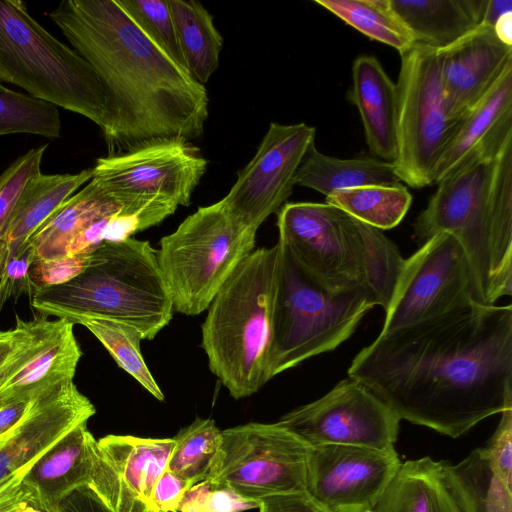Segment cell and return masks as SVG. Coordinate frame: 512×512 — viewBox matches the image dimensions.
I'll use <instances>...</instances> for the list:
<instances>
[{
	"label": "cell",
	"instance_id": "f35d334b",
	"mask_svg": "<svg viewBox=\"0 0 512 512\" xmlns=\"http://www.w3.org/2000/svg\"><path fill=\"white\" fill-rule=\"evenodd\" d=\"M90 264L91 251L60 258L35 259L29 267L34 295L41 290L69 282L84 272Z\"/></svg>",
	"mask_w": 512,
	"mask_h": 512
},
{
	"label": "cell",
	"instance_id": "7c38bea8",
	"mask_svg": "<svg viewBox=\"0 0 512 512\" xmlns=\"http://www.w3.org/2000/svg\"><path fill=\"white\" fill-rule=\"evenodd\" d=\"M309 446L277 423L251 422L222 430L205 480L257 501L306 490Z\"/></svg>",
	"mask_w": 512,
	"mask_h": 512
},
{
	"label": "cell",
	"instance_id": "74e56055",
	"mask_svg": "<svg viewBox=\"0 0 512 512\" xmlns=\"http://www.w3.org/2000/svg\"><path fill=\"white\" fill-rule=\"evenodd\" d=\"M258 505L257 501L246 500L230 488L203 480L185 492L178 512H243Z\"/></svg>",
	"mask_w": 512,
	"mask_h": 512
},
{
	"label": "cell",
	"instance_id": "1f68e13d",
	"mask_svg": "<svg viewBox=\"0 0 512 512\" xmlns=\"http://www.w3.org/2000/svg\"><path fill=\"white\" fill-rule=\"evenodd\" d=\"M362 34L391 46L399 54L415 44V40L389 0H315Z\"/></svg>",
	"mask_w": 512,
	"mask_h": 512
},
{
	"label": "cell",
	"instance_id": "4dcf8cb0",
	"mask_svg": "<svg viewBox=\"0 0 512 512\" xmlns=\"http://www.w3.org/2000/svg\"><path fill=\"white\" fill-rule=\"evenodd\" d=\"M333 205L355 219L381 231L396 227L407 214L412 195L402 183L367 185L326 196Z\"/></svg>",
	"mask_w": 512,
	"mask_h": 512
},
{
	"label": "cell",
	"instance_id": "7bdbcfd3",
	"mask_svg": "<svg viewBox=\"0 0 512 512\" xmlns=\"http://www.w3.org/2000/svg\"><path fill=\"white\" fill-rule=\"evenodd\" d=\"M258 504L259 512H330L306 490L267 496Z\"/></svg>",
	"mask_w": 512,
	"mask_h": 512
},
{
	"label": "cell",
	"instance_id": "5b68a950",
	"mask_svg": "<svg viewBox=\"0 0 512 512\" xmlns=\"http://www.w3.org/2000/svg\"><path fill=\"white\" fill-rule=\"evenodd\" d=\"M31 305L42 315L116 320L152 340L173 317L174 307L156 250L132 237L103 242L91 264L67 283L39 291Z\"/></svg>",
	"mask_w": 512,
	"mask_h": 512
},
{
	"label": "cell",
	"instance_id": "2e32d148",
	"mask_svg": "<svg viewBox=\"0 0 512 512\" xmlns=\"http://www.w3.org/2000/svg\"><path fill=\"white\" fill-rule=\"evenodd\" d=\"M315 134V128L305 123H270L254 157L222 199L238 223L257 231L279 212L293 192L296 173L315 144Z\"/></svg>",
	"mask_w": 512,
	"mask_h": 512
},
{
	"label": "cell",
	"instance_id": "681fc988",
	"mask_svg": "<svg viewBox=\"0 0 512 512\" xmlns=\"http://www.w3.org/2000/svg\"><path fill=\"white\" fill-rule=\"evenodd\" d=\"M20 512H43L42 510H40L39 508L31 505V504H27L25 505Z\"/></svg>",
	"mask_w": 512,
	"mask_h": 512
},
{
	"label": "cell",
	"instance_id": "3957f363",
	"mask_svg": "<svg viewBox=\"0 0 512 512\" xmlns=\"http://www.w3.org/2000/svg\"><path fill=\"white\" fill-rule=\"evenodd\" d=\"M413 225L421 246L455 237L467 256L473 300L495 305L512 293V127L473 149L440 179Z\"/></svg>",
	"mask_w": 512,
	"mask_h": 512
},
{
	"label": "cell",
	"instance_id": "f546056e",
	"mask_svg": "<svg viewBox=\"0 0 512 512\" xmlns=\"http://www.w3.org/2000/svg\"><path fill=\"white\" fill-rule=\"evenodd\" d=\"M444 472L462 512H512V489L496 475L482 448L457 464L444 461Z\"/></svg>",
	"mask_w": 512,
	"mask_h": 512
},
{
	"label": "cell",
	"instance_id": "ffe728a7",
	"mask_svg": "<svg viewBox=\"0 0 512 512\" xmlns=\"http://www.w3.org/2000/svg\"><path fill=\"white\" fill-rule=\"evenodd\" d=\"M438 52L444 100L453 120L464 119L512 66V46L484 24Z\"/></svg>",
	"mask_w": 512,
	"mask_h": 512
},
{
	"label": "cell",
	"instance_id": "7dc6e473",
	"mask_svg": "<svg viewBox=\"0 0 512 512\" xmlns=\"http://www.w3.org/2000/svg\"><path fill=\"white\" fill-rule=\"evenodd\" d=\"M497 38L508 46H512V12L503 14L493 25Z\"/></svg>",
	"mask_w": 512,
	"mask_h": 512
},
{
	"label": "cell",
	"instance_id": "ba28073f",
	"mask_svg": "<svg viewBox=\"0 0 512 512\" xmlns=\"http://www.w3.org/2000/svg\"><path fill=\"white\" fill-rule=\"evenodd\" d=\"M271 310L266 383L319 354L335 350L356 330L365 314L380 306L374 293L358 288L332 294L315 284L279 243Z\"/></svg>",
	"mask_w": 512,
	"mask_h": 512
},
{
	"label": "cell",
	"instance_id": "44dd1931",
	"mask_svg": "<svg viewBox=\"0 0 512 512\" xmlns=\"http://www.w3.org/2000/svg\"><path fill=\"white\" fill-rule=\"evenodd\" d=\"M94 441L87 422H83L35 462L23 481L33 506L43 512H59L70 493L88 485Z\"/></svg>",
	"mask_w": 512,
	"mask_h": 512
},
{
	"label": "cell",
	"instance_id": "9c48e42d",
	"mask_svg": "<svg viewBox=\"0 0 512 512\" xmlns=\"http://www.w3.org/2000/svg\"><path fill=\"white\" fill-rule=\"evenodd\" d=\"M255 235L231 216L221 199L199 207L162 237L156 254L174 311L194 316L208 309L235 268L254 250Z\"/></svg>",
	"mask_w": 512,
	"mask_h": 512
},
{
	"label": "cell",
	"instance_id": "ee69618b",
	"mask_svg": "<svg viewBox=\"0 0 512 512\" xmlns=\"http://www.w3.org/2000/svg\"><path fill=\"white\" fill-rule=\"evenodd\" d=\"M59 512H113L87 486L70 493L61 503Z\"/></svg>",
	"mask_w": 512,
	"mask_h": 512
},
{
	"label": "cell",
	"instance_id": "7402d4cb",
	"mask_svg": "<svg viewBox=\"0 0 512 512\" xmlns=\"http://www.w3.org/2000/svg\"><path fill=\"white\" fill-rule=\"evenodd\" d=\"M350 101L360 114L370 153L394 162L396 158V84L377 58L358 56L352 66Z\"/></svg>",
	"mask_w": 512,
	"mask_h": 512
},
{
	"label": "cell",
	"instance_id": "e575fe53",
	"mask_svg": "<svg viewBox=\"0 0 512 512\" xmlns=\"http://www.w3.org/2000/svg\"><path fill=\"white\" fill-rule=\"evenodd\" d=\"M61 120L58 108L0 83V136L32 134L58 138Z\"/></svg>",
	"mask_w": 512,
	"mask_h": 512
},
{
	"label": "cell",
	"instance_id": "30bf717a",
	"mask_svg": "<svg viewBox=\"0 0 512 512\" xmlns=\"http://www.w3.org/2000/svg\"><path fill=\"white\" fill-rule=\"evenodd\" d=\"M200 150L184 140H160L96 160L93 178L135 217L140 231L161 223L179 205L188 206L207 170Z\"/></svg>",
	"mask_w": 512,
	"mask_h": 512
},
{
	"label": "cell",
	"instance_id": "277c9868",
	"mask_svg": "<svg viewBox=\"0 0 512 512\" xmlns=\"http://www.w3.org/2000/svg\"><path fill=\"white\" fill-rule=\"evenodd\" d=\"M278 242L315 284L339 294L365 288L386 310L404 262L385 234L325 203H285Z\"/></svg>",
	"mask_w": 512,
	"mask_h": 512
},
{
	"label": "cell",
	"instance_id": "b9f144b4",
	"mask_svg": "<svg viewBox=\"0 0 512 512\" xmlns=\"http://www.w3.org/2000/svg\"><path fill=\"white\" fill-rule=\"evenodd\" d=\"M190 487L186 480L166 468L153 486L151 511L178 512L180 502Z\"/></svg>",
	"mask_w": 512,
	"mask_h": 512
},
{
	"label": "cell",
	"instance_id": "d4e9b609",
	"mask_svg": "<svg viewBox=\"0 0 512 512\" xmlns=\"http://www.w3.org/2000/svg\"><path fill=\"white\" fill-rule=\"evenodd\" d=\"M415 43L443 49L482 25L487 0H389Z\"/></svg>",
	"mask_w": 512,
	"mask_h": 512
},
{
	"label": "cell",
	"instance_id": "8d00e7d4",
	"mask_svg": "<svg viewBox=\"0 0 512 512\" xmlns=\"http://www.w3.org/2000/svg\"><path fill=\"white\" fill-rule=\"evenodd\" d=\"M47 145L30 149L0 175V233L12 215L29 182L41 174Z\"/></svg>",
	"mask_w": 512,
	"mask_h": 512
},
{
	"label": "cell",
	"instance_id": "c3c4849f",
	"mask_svg": "<svg viewBox=\"0 0 512 512\" xmlns=\"http://www.w3.org/2000/svg\"><path fill=\"white\" fill-rule=\"evenodd\" d=\"M17 335L18 330L16 327L7 331L0 330V367L11 352L16 342Z\"/></svg>",
	"mask_w": 512,
	"mask_h": 512
},
{
	"label": "cell",
	"instance_id": "f1b7e54d",
	"mask_svg": "<svg viewBox=\"0 0 512 512\" xmlns=\"http://www.w3.org/2000/svg\"><path fill=\"white\" fill-rule=\"evenodd\" d=\"M187 73L205 85L219 66L223 37L198 1L167 0Z\"/></svg>",
	"mask_w": 512,
	"mask_h": 512
},
{
	"label": "cell",
	"instance_id": "cb8c5ba5",
	"mask_svg": "<svg viewBox=\"0 0 512 512\" xmlns=\"http://www.w3.org/2000/svg\"><path fill=\"white\" fill-rule=\"evenodd\" d=\"M121 205L94 179L65 200L28 239L35 259L68 255L71 242L94 222L118 214Z\"/></svg>",
	"mask_w": 512,
	"mask_h": 512
},
{
	"label": "cell",
	"instance_id": "8fae6325",
	"mask_svg": "<svg viewBox=\"0 0 512 512\" xmlns=\"http://www.w3.org/2000/svg\"><path fill=\"white\" fill-rule=\"evenodd\" d=\"M395 173L412 188L434 184L439 160L462 120L449 117L437 49L415 43L400 54Z\"/></svg>",
	"mask_w": 512,
	"mask_h": 512
},
{
	"label": "cell",
	"instance_id": "f6af8a7d",
	"mask_svg": "<svg viewBox=\"0 0 512 512\" xmlns=\"http://www.w3.org/2000/svg\"><path fill=\"white\" fill-rule=\"evenodd\" d=\"M38 395L0 407V437L12 429L28 413Z\"/></svg>",
	"mask_w": 512,
	"mask_h": 512
},
{
	"label": "cell",
	"instance_id": "d6986e66",
	"mask_svg": "<svg viewBox=\"0 0 512 512\" xmlns=\"http://www.w3.org/2000/svg\"><path fill=\"white\" fill-rule=\"evenodd\" d=\"M173 446V438L95 439L87 487L113 512H152L151 492L167 468Z\"/></svg>",
	"mask_w": 512,
	"mask_h": 512
},
{
	"label": "cell",
	"instance_id": "5bb4252c",
	"mask_svg": "<svg viewBox=\"0 0 512 512\" xmlns=\"http://www.w3.org/2000/svg\"><path fill=\"white\" fill-rule=\"evenodd\" d=\"M400 421L378 396L348 377L276 423L309 447L338 444L386 449L394 447Z\"/></svg>",
	"mask_w": 512,
	"mask_h": 512
},
{
	"label": "cell",
	"instance_id": "bcb514c9",
	"mask_svg": "<svg viewBox=\"0 0 512 512\" xmlns=\"http://www.w3.org/2000/svg\"><path fill=\"white\" fill-rule=\"evenodd\" d=\"M512 12L511 0H487L482 24L493 27L505 13Z\"/></svg>",
	"mask_w": 512,
	"mask_h": 512
},
{
	"label": "cell",
	"instance_id": "7a4b0ae2",
	"mask_svg": "<svg viewBox=\"0 0 512 512\" xmlns=\"http://www.w3.org/2000/svg\"><path fill=\"white\" fill-rule=\"evenodd\" d=\"M48 16L105 90L108 155L202 136L209 105L205 86L155 46L116 0H64Z\"/></svg>",
	"mask_w": 512,
	"mask_h": 512
},
{
	"label": "cell",
	"instance_id": "d6a6232c",
	"mask_svg": "<svg viewBox=\"0 0 512 512\" xmlns=\"http://www.w3.org/2000/svg\"><path fill=\"white\" fill-rule=\"evenodd\" d=\"M73 324L86 327L106 348L119 367L132 376L154 398L163 401L165 396L146 365L141 350L140 332L125 323L97 317L76 316Z\"/></svg>",
	"mask_w": 512,
	"mask_h": 512
},
{
	"label": "cell",
	"instance_id": "52a82bcc",
	"mask_svg": "<svg viewBox=\"0 0 512 512\" xmlns=\"http://www.w3.org/2000/svg\"><path fill=\"white\" fill-rule=\"evenodd\" d=\"M84 116L105 131V90L94 68L60 42L20 0H0V83Z\"/></svg>",
	"mask_w": 512,
	"mask_h": 512
},
{
	"label": "cell",
	"instance_id": "836d02e7",
	"mask_svg": "<svg viewBox=\"0 0 512 512\" xmlns=\"http://www.w3.org/2000/svg\"><path fill=\"white\" fill-rule=\"evenodd\" d=\"M167 469L193 486L208 476L222 442L214 420L197 417L174 437Z\"/></svg>",
	"mask_w": 512,
	"mask_h": 512
},
{
	"label": "cell",
	"instance_id": "d590c367",
	"mask_svg": "<svg viewBox=\"0 0 512 512\" xmlns=\"http://www.w3.org/2000/svg\"><path fill=\"white\" fill-rule=\"evenodd\" d=\"M116 2L155 46L186 71L167 0H116Z\"/></svg>",
	"mask_w": 512,
	"mask_h": 512
},
{
	"label": "cell",
	"instance_id": "60d3db41",
	"mask_svg": "<svg viewBox=\"0 0 512 512\" xmlns=\"http://www.w3.org/2000/svg\"><path fill=\"white\" fill-rule=\"evenodd\" d=\"M35 260L29 244H25L7 264L0 278V311L10 297L18 298L34 295L29 279V267Z\"/></svg>",
	"mask_w": 512,
	"mask_h": 512
},
{
	"label": "cell",
	"instance_id": "ab89813d",
	"mask_svg": "<svg viewBox=\"0 0 512 512\" xmlns=\"http://www.w3.org/2000/svg\"><path fill=\"white\" fill-rule=\"evenodd\" d=\"M483 453L501 481L512 489V408L501 412V419Z\"/></svg>",
	"mask_w": 512,
	"mask_h": 512
},
{
	"label": "cell",
	"instance_id": "f907efd6",
	"mask_svg": "<svg viewBox=\"0 0 512 512\" xmlns=\"http://www.w3.org/2000/svg\"><path fill=\"white\" fill-rule=\"evenodd\" d=\"M25 505H27V504H25ZM25 505H23V506H21V507L17 508V509H16V510H14V511H11V512H20V511H21V509H22Z\"/></svg>",
	"mask_w": 512,
	"mask_h": 512
},
{
	"label": "cell",
	"instance_id": "83f0119b",
	"mask_svg": "<svg viewBox=\"0 0 512 512\" xmlns=\"http://www.w3.org/2000/svg\"><path fill=\"white\" fill-rule=\"evenodd\" d=\"M402 183L394 165L377 157L341 159L325 155L313 144L295 176V185L311 188L325 196L340 190L367 185Z\"/></svg>",
	"mask_w": 512,
	"mask_h": 512
},
{
	"label": "cell",
	"instance_id": "484cf974",
	"mask_svg": "<svg viewBox=\"0 0 512 512\" xmlns=\"http://www.w3.org/2000/svg\"><path fill=\"white\" fill-rule=\"evenodd\" d=\"M369 512H462L444 472V461L429 456L401 463Z\"/></svg>",
	"mask_w": 512,
	"mask_h": 512
},
{
	"label": "cell",
	"instance_id": "603a6c76",
	"mask_svg": "<svg viewBox=\"0 0 512 512\" xmlns=\"http://www.w3.org/2000/svg\"><path fill=\"white\" fill-rule=\"evenodd\" d=\"M93 178V168L75 174H39L24 190L0 233V278L9 261L70 196Z\"/></svg>",
	"mask_w": 512,
	"mask_h": 512
},
{
	"label": "cell",
	"instance_id": "e0dca14e",
	"mask_svg": "<svg viewBox=\"0 0 512 512\" xmlns=\"http://www.w3.org/2000/svg\"><path fill=\"white\" fill-rule=\"evenodd\" d=\"M401 463L394 447H310L306 491L330 512H369Z\"/></svg>",
	"mask_w": 512,
	"mask_h": 512
},
{
	"label": "cell",
	"instance_id": "8992f818",
	"mask_svg": "<svg viewBox=\"0 0 512 512\" xmlns=\"http://www.w3.org/2000/svg\"><path fill=\"white\" fill-rule=\"evenodd\" d=\"M279 252L276 243L246 256L213 298L202 324L209 368L235 399L266 383Z\"/></svg>",
	"mask_w": 512,
	"mask_h": 512
},
{
	"label": "cell",
	"instance_id": "4316f807",
	"mask_svg": "<svg viewBox=\"0 0 512 512\" xmlns=\"http://www.w3.org/2000/svg\"><path fill=\"white\" fill-rule=\"evenodd\" d=\"M509 127H512V66L463 119L439 160L434 184L479 144Z\"/></svg>",
	"mask_w": 512,
	"mask_h": 512
},
{
	"label": "cell",
	"instance_id": "ac0fdd59",
	"mask_svg": "<svg viewBox=\"0 0 512 512\" xmlns=\"http://www.w3.org/2000/svg\"><path fill=\"white\" fill-rule=\"evenodd\" d=\"M73 326L42 314L29 321L16 316L17 339L0 367V407L73 380L82 356Z\"/></svg>",
	"mask_w": 512,
	"mask_h": 512
},
{
	"label": "cell",
	"instance_id": "6da1fadb",
	"mask_svg": "<svg viewBox=\"0 0 512 512\" xmlns=\"http://www.w3.org/2000/svg\"><path fill=\"white\" fill-rule=\"evenodd\" d=\"M400 418L458 438L512 408V306L471 303L382 333L348 368Z\"/></svg>",
	"mask_w": 512,
	"mask_h": 512
},
{
	"label": "cell",
	"instance_id": "4fadbf2b",
	"mask_svg": "<svg viewBox=\"0 0 512 512\" xmlns=\"http://www.w3.org/2000/svg\"><path fill=\"white\" fill-rule=\"evenodd\" d=\"M473 300L464 249L448 233L434 235L404 259L381 332L386 333L462 308Z\"/></svg>",
	"mask_w": 512,
	"mask_h": 512
},
{
	"label": "cell",
	"instance_id": "9a60e30c",
	"mask_svg": "<svg viewBox=\"0 0 512 512\" xmlns=\"http://www.w3.org/2000/svg\"><path fill=\"white\" fill-rule=\"evenodd\" d=\"M91 401L73 380L37 396L28 413L0 437V512L32 505L23 486L35 462L63 436L95 414Z\"/></svg>",
	"mask_w": 512,
	"mask_h": 512
}]
</instances>
